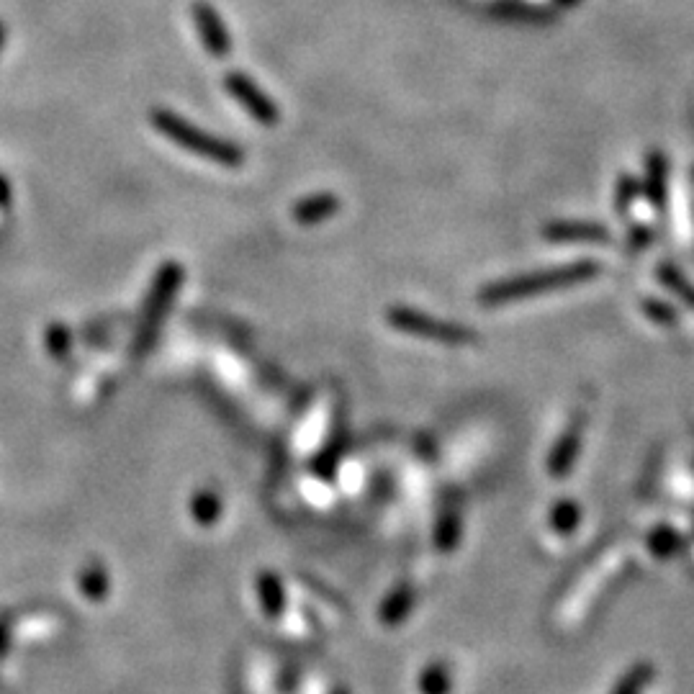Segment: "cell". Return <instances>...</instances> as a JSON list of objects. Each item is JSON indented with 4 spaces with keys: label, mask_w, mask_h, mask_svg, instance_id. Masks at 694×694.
<instances>
[{
    "label": "cell",
    "mask_w": 694,
    "mask_h": 694,
    "mask_svg": "<svg viewBox=\"0 0 694 694\" xmlns=\"http://www.w3.org/2000/svg\"><path fill=\"white\" fill-rule=\"evenodd\" d=\"M150 124L155 132L178 144L180 150L193 152V155L216 162L222 168H240L245 162V152H242L240 144L204 132V129H198L196 124L186 121L183 116L168 111V108H155L150 114Z\"/></svg>",
    "instance_id": "6da1fadb"
},
{
    "label": "cell",
    "mask_w": 694,
    "mask_h": 694,
    "mask_svg": "<svg viewBox=\"0 0 694 694\" xmlns=\"http://www.w3.org/2000/svg\"><path fill=\"white\" fill-rule=\"evenodd\" d=\"M599 273V265L594 260H579V263L561 265L553 270H540V273H527V276L507 278V281L491 283L481 291L479 299L484 304H504V301L530 299V296L548 294L558 288L576 286V283L592 281Z\"/></svg>",
    "instance_id": "7a4b0ae2"
},
{
    "label": "cell",
    "mask_w": 694,
    "mask_h": 694,
    "mask_svg": "<svg viewBox=\"0 0 694 694\" xmlns=\"http://www.w3.org/2000/svg\"><path fill=\"white\" fill-rule=\"evenodd\" d=\"M180 286H183V268L180 263H165L160 270H157L155 281H152L150 296H147V306H144V317L142 324H139L137 332V355H144L155 342L157 332L162 327V319L168 314L170 304L178 296Z\"/></svg>",
    "instance_id": "3957f363"
},
{
    "label": "cell",
    "mask_w": 694,
    "mask_h": 694,
    "mask_svg": "<svg viewBox=\"0 0 694 694\" xmlns=\"http://www.w3.org/2000/svg\"><path fill=\"white\" fill-rule=\"evenodd\" d=\"M386 317H389V324L394 330L404 332V335L422 337V340L445 342V345H468V342L476 340V332L463 327V324L443 322V319L414 312V309H407V306H394V309H389Z\"/></svg>",
    "instance_id": "277c9868"
},
{
    "label": "cell",
    "mask_w": 694,
    "mask_h": 694,
    "mask_svg": "<svg viewBox=\"0 0 694 694\" xmlns=\"http://www.w3.org/2000/svg\"><path fill=\"white\" fill-rule=\"evenodd\" d=\"M224 90H227L229 96L240 103L258 124L276 126L278 119H281V111H278L276 101H273L250 75H245V72H227V75H224Z\"/></svg>",
    "instance_id": "5b68a950"
},
{
    "label": "cell",
    "mask_w": 694,
    "mask_h": 694,
    "mask_svg": "<svg viewBox=\"0 0 694 694\" xmlns=\"http://www.w3.org/2000/svg\"><path fill=\"white\" fill-rule=\"evenodd\" d=\"M191 16L206 52H209L211 57H219V60L227 57V54L232 52V36H229L219 11H216L211 3H206V0H196L191 6Z\"/></svg>",
    "instance_id": "8992f818"
},
{
    "label": "cell",
    "mask_w": 694,
    "mask_h": 694,
    "mask_svg": "<svg viewBox=\"0 0 694 694\" xmlns=\"http://www.w3.org/2000/svg\"><path fill=\"white\" fill-rule=\"evenodd\" d=\"M581 443H584V417H576L566 432L561 435L556 445H553V453L548 458V471H551L553 479H566L571 471V466L579 458Z\"/></svg>",
    "instance_id": "52a82bcc"
},
{
    "label": "cell",
    "mask_w": 694,
    "mask_h": 694,
    "mask_svg": "<svg viewBox=\"0 0 694 694\" xmlns=\"http://www.w3.org/2000/svg\"><path fill=\"white\" fill-rule=\"evenodd\" d=\"M543 234L551 242H610V232L592 222H551Z\"/></svg>",
    "instance_id": "ba28073f"
},
{
    "label": "cell",
    "mask_w": 694,
    "mask_h": 694,
    "mask_svg": "<svg viewBox=\"0 0 694 694\" xmlns=\"http://www.w3.org/2000/svg\"><path fill=\"white\" fill-rule=\"evenodd\" d=\"M340 211V198L335 193H314V196L301 198L299 204L294 206V219L304 227H312V224L324 222Z\"/></svg>",
    "instance_id": "9c48e42d"
},
{
    "label": "cell",
    "mask_w": 694,
    "mask_h": 694,
    "mask_svg": "<svg viewBox=\"0 0 694 694\" xmlns=\"http://www.w3.org/2000/svg\"><path fill=\"white\" fill-rule=\"evenodd\" d=\"M646 193L653 206H661L666 198V160L653 152L648 157V175H646Z\"/></svg>",
    "instance_id": "30bf717a"
},
{
    "label": "cell",
    "mask_w": 694,
    "mask_h": 694,
    "mask_svg": "<svg viewBox=\"0 0 694 694\" xmlns=\"http://www.w3.org/2000/svg\"><path fill=\"white\" fill-rule=\"evenodd\" d=\"M414 605V594L409 587H399L394 594H391L381 607V617L386 625H399L404 617L409 615Z\"/></svg>",
    "instance_id": "8fae6325"
},
{
    "label": "cell",
    "mask_w": 694,
    "mask_h": 694,
    "mask_svg": "<svg viewBox=\"0 0 694 694\" xmlns=\"http://www.w3.org/2000/svg\"><path fill=\"white\" fill-rule=\"evenodd\" d=\"M648 548H651V553L656 558H671L682 548V538H679V533L674 527L659 525L648 535Z\"/></svg>",
    "instance_id": "7c38bea8"
},
{
    "label": "cell",
    "mask_w": 694,
    "mask_h": 694,
    "mask_svg": "<svg viewBox=\"0 0 694 694\" xmlns=\"http://www.w3.org/2000/svg\"><path fill=\"white\" fill-rule=\"evenodd\" d=\"M258 592H260V602H263V610L268 612L270 617H276L283 612V587L281 581L276 579L273 574H263L258 579Z\"/></svg>",
    "instance_id": "4fadbf2b"
},
{
    "label": "cell",
    "mask_w": 694,
    "mask_h": 694,
    "mask_svg": "<svg viewBox=\"0 0 694 694\" xmlns=\"http://www.w3.org/2000/svg\"><path fill=\"white\" fill-rule=\"evenodd\" d=\"M659 281L664 283L669 291H674V294H677L679 299L689 306V309H694V286L682 276V273H679L677 268H674V265L671 263L659 265Z\"/></svg>",
    "instance_id": "5bb4252c"
},
{
    "label": "cell",
    "mask_w": 694,
    "mask_h": 694,
    "mask_svg": "<svg viewBox=\"0 0 694 694\" xmlns=\"http://www.w3.org/2000/svg\"><path fill=\"white\" fill-rule=\"evenodd\" d=\"M108 587H111V584H108L106 571H103V566H98V563H90L88 569H83V574H80V592L85 594V599L101 602V599L106 597Z\"/></svg>",
    "instance_id": "9a60e30c"
},
{
    "label": "cell",
    "mask_w": 694,
    "mask_h": 694,
    "mask_svg": "<svg viewBox=\"0 0 694 694\" xmlns=\"http://www.w3.org/2000/svg\"><path fill=\"white\" fill-rule=\"evenodd\" d=\"M581 522V509L579 504L571 502V499H561L556 507L551 509V525L556 533L571 535L579 527Z\"/></svg>",
    "instance_id": "2e32d148"
},
{
    "label": "cell",
    "mask_w": 694,
    "mask_h": 694,
    "mask_svg": "<svg viewBox=\"0 0 694 694\" xmlns=\"http://www.w3.org/2000/svg\"><path fill=\"white\" fill-rule=\"evenodd\" d=\"M191 509L196 522H201V525H214V522L219 520V515H222V502H219V497H216L214 491H198L191 502Z\"/></svg>",
    "instance_id": "e0dca14e"
},
{
    "label": "cell",
    "mask_w": 694,
    "mask_h": 694,
    "mask_svg": "<svg viewBox=\"0 0 694 694\" xmlns=\"http://www.w3.org/2000/svg\"><path fill=\"white\" fill-rule=\"evenodd\" d=\"M653 679V666L651 664H635L633 669L625 674L617 687L612 689V694H643V689L651 684Z\"/></svg>",
    "instance_id": "ac0fdd59"
},
{
    "label": "cell",
    "mask_w": 694,
    "mask_h": 694,
    "mask_svg": "<svg viewBox=\"0 0 694 694\" xmlns=\"http://www.w3.org/2000/svg\"><path fill=\"white\" fill-rule=\"evenodd\" d=\"M435 540L443 551H450V548L461 540V515H458L455 509L443 512V517H440V522H437Z\"/></svg>",
    "instance_id": "d6986e66"
},
{
    "label": "cell",
    "mask_w": 694,
    "mask_h": 694,
    "mask_svg": "<svg viewBox=\"0 0 694 694\" xmlns=\"http://www.w3.org/2000/svg\"><path fill=\"white\" fill-rule=\"evenodd\" d=\"M419 689L422 694H448L450 692V674L443 664H432L425 669L422 679H419Z\"/></svg>",
    "instance_id": "ffe728a7"
},
{
    "label": "cell",
    "mask_w": 694,
    "mask_h": 694,
    "mask_svg": "<svg viewBox=\"0 0 694 694\" xmlns=\"http://www.w3.org/2000/svg\"><path fill=\"white\" fill-rule=\"evenodd\" d=\"M44 345H47V350L57 360L67 358V355H70V347H72L70 330H67V327H62V324H52V327L47 330V335H44Z\"/></svg>",
    "instance_id": "44dd1931"
},
{
    "label": "cell",
    "mask_w": 694,
    "mask_h": 694,
    "mask_svg": "<svg viewBox=\"0 0 694 694\" xmlns=\"http://www.w3.org/2000/svg\"><path fill=\"white\" fill-rule=\"evenodd\" d=\"M643 312H646V317L651 319V322L661 324V327H677L679 324V314L674 306L664 304V301L659 299H646L643 301Z\"/></svg>",
    "instance_id": "7402d4cb"
},
{
    "label": "cell",
    "mask_w": 694,
    "mask_h": 694,
    "mask_svg": "<svg viewBox=\"0 0 694 694\" xmlns=\"http://www.w3.org/2000/svg\"><path fill=\"white\" fill-rule=\"evenodd\" d=\"M635 196H638V183H635L630 175L620 178V186H617V211H620V214H623V211H628Z\"/></svg>",
    "instance_id": "603a6c76"
},
{
    "label": "cell",
    "mask_w": 694,
    "mask_h": 694,
    "mask_svg": "<svg viewBox=\"0 0 694 694\" xmlns=\"http://www.w3.org/2000/svg\"><path fill=\"white\" fill-rule=\"evenodd\" d=\"M11 204V188H8V180L0 178V206Z\"/></svg>",
    "instance_id": "cb8c5ba5"
},
{
    "label": "cell",
    "mask_w": 694,
    "mask_h": 694,
    "mask_svg": "<svg viewBox=\"0 0 694 694\" xmlns=\"http://www.w3.org/2000/svg\"><path fill=\"white\" fill-rule=\"evenodd\" d=\"M8 646V633H6V625L0 623V653H3V648Z\"/></svg>",
    "instance_id": "d4e9b609"
},
{
    "label": "cell",
    "mask_w": 694,
    "mask_h": 694,
    "mask_svg": "<svg viewBox=\"0 0 694 694\" xmlns=\"http://www.w3.org/2000/svg\"><path fill=\"white\" fill-rule=\"evenodd\" d=\"M3 42H6V26L0 24V47H3Z\"/></svg>",
    "instance_id": "484cf974"
},
{
    "label": "cell",
    "mask_w": 694,
    "mask_h": 694,
    "mask_svg": "<svg viewBox=\"0 0 694 694\" xmlns=\"http://www.w3.org/2000/svg\"><path fill=\"white\" fill-rule=\"evenodd\" d=\"M558 3H574V0H558Z\"/></svg>",
    "instance_id": "4316f807"
},
{
    "label": "cell",
    "mask_w": 694,
    "mask_h": 694,
    "mask_svg": "<svg viewBox=\"0 0 694 694\" xmlns=\"http://www.w3.org/2000/svg\"><path fill=\"white\" fill-rule=\"evenodd\" d=\"M337 694H347V692H337Z\"/></svg>",
    "instance_id": "83f0119b"
}]
</instances>
